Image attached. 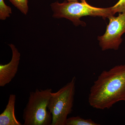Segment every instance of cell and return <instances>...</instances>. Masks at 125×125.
Here are the masks:
<instances>
[{
    "label": "cell",
    "instance_id": "obj_8",
    "mask_svg": "<svg viewBox=\"0 0 125 125\" xmlns=\"http://www.w3.org/2000/svg\"><path fill=\"white\" fill-rule=\"evenodd\" d=\"M91 119H84L79 116L67 118L66 125H100Z\"/></svg>",
    "mask_w": 125,
    "mask_h": 125
},
{
    "label": "cell",
    "instance_id": "obj_11",
    "mask_svg": "<svg viewBox=\"0 0 125 125\" xmlns=\"http://www.w3.org/2000/svg\"><path fill=\"white\" fill-rule=\"evenodd\" d=\"M114 13L125 12V0H119L118 2L112 6Z\"/></svg>",
    "mask_w": 125,
    "mask_h": 125
},
{
    "label": "cell",
    "instance_id": "obj_3",
    "mask_svg": "<svg viewBox=\"0 0 125 125\" xmlns=\"http://www.w3.org/2000/svg\"><path fill=\"white\" fill-rule=\"evenodd\" d=\"M52 89H37L30 93L23 113L24 125H50L52 115L48 105Z\"/></svg>",
    "mask_w": 125,
    "mask_h": 125
},
{
    "label": "cell",
    "instance_id": "obj_1",
    "mask_svg": "<svg viewBox=\"0 0 125 125\" xmlns=\"http://www.w3.org/2000/svg\"><path fill=\"white\" fill-rule=\"evenodd\" d=\"M121 101H125V64L103 71L94 82L89 95V105L95 109H109Z\"/></svg>",
    "mask_w": 125,
    "mask_h": 125
},
{
    "label": "cell",
    "instance_id": "obj_10",
    "mask_svg": "<svg viewBox=\"0 0 125 125\" xmlns=\"http://www.w3.org/2000/svg\"><path fill=\"white\" fill-rule=\"evenodd\" d=\"M12 13L11 8L6 5L4 0H0V19L5 20Z\"/></svg>",
    "mask_w": 125,
    "mask_h": 125
},
{
    "label": "cell",
    "instance_id": "obj_4",
    "mask_svg": "<svg viewBox=\"0 0 125 125\" xmlns=\"http://www.w3.org/2000/svg\"><path fill=\"white\" fill-rule=\"evenodd\" d=\"M76 78L57 92L52 93L48 105L52 115L51 125H66L67 116L71 113L75 94Z\"/></svg>",
    "mask_w": 125,
    "mask_h": 125
},
{
    "label": "cell",
    "instance_id": "obj_9",
    "mask_svg": "<svg viewBox=\"0 0 125 125\" xmlns=\"http://www.w3.org/2000/svg\"><path fill=\"white\" fill-rule=\"evenodd\" d=\"M9 1L23 14L27 15L29 10L28 0H9Z\"/></svg>",
    "mask_w": 125,
    "mask_h": 125
},
{
    "label": "cell",
    "instance_id": "obj_5",
    "mask_svg": "<svg viewBox=\"0 0 125 125\" xmlns=\"http://www.w3.org/2000/svg\"><path fill=\"white\" fill-rule=\"evenodd\" d=\"M109 23L104 35L98 37L102 51L108 49L117 50L122 42L121 37L125 33V12L119 13L117 17L108 18Z\"/></svg>",
    "mask_w": 125,
    "mask_h": 125
},
{
    "label": "cell",
    "instance_id": "obj_6",
    "mask_svg": "<svg viewBox=\"0 0 125 125\" xmlns=\"http://www.w3.org/2000/svg\"><path fill=\"white\" fill-rule=\"evenodd\" d=\"M12 52L10 61L6 64L0 65V86L4 87L9 83L18 72L21 54L15 46L9 45Z\"/></svg>",
    "mask_w": 125,
    "mask_h": 125
},
{
    "label": "cell",
    "instance_id": "obj_7",
    "mask_svg": "<svg viewBox=\"0 0 125 125\" xmlns=\"http://www.w3.org/2000/svg\"><path fill=\"white\" fill-rule=\"evenodd\" d=\"M15 94H10L5 109L0 115V125H21L15 114Z\"/></svg>",
    "mask_w": 125,
    "mask_h": 125
},
{
    "label": "cell",
    "instance_id": "obj_12",
    "mask_svg": "<svg viewBox=\"0 0 125 125\" xmlns=\"http://www.w3.org/2000/svg\"><path fill=\"white\" fill-rule=\"evenodd\" d=\"M66 1H69V2H71V1H79V0H66Z\"/></svg>",
    "mask_w": 125,
    "mask_h": 125
},
{
    "label": "cell",
    "instance_id": "obj_2",
    "mask_svg": "<svg viewBox=\"0 0 125 125\" xmlns=\"http://www.w3.org/2000/svg\"><path fill=\"white\" fill-rule=\"evenodd\" d=\"M80 1H65L62 3L56 1L52 3L51 6L53 12L52 17L57 19L66 18L72 21L75 26L81 25L84 27L86 24L80 20L83 16H98L105 19L115 14L112 7L97 8L90 5L85 0Z\"/></svg>",
    "mask_w": 125,
    "mask_h": 125
}]
</instances>
